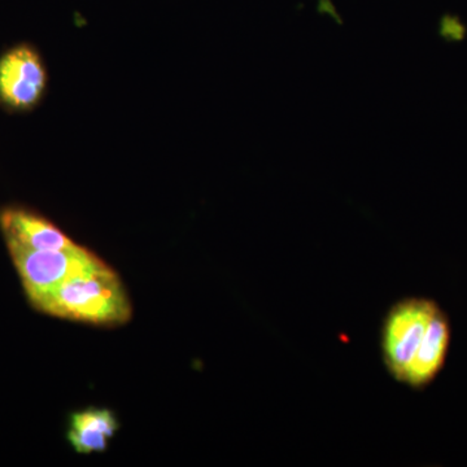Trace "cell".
Returning <instances> with one entry per match:
<instances>
[{"mask_svg": "<svg viewBox=\"0 0 467 467\" xmlns=\"http://www.w3.org/2000/svg\"><path fill=\"white\" fill-rule=\"evenodd\" d=\"M451 340L450 317L435 300L405 297L393 304L382 327L384 367L396 382L423 389L447 362Z\"/></svg>", "mask_w": 467, "mask_h": 467, "instance_id": "cell-1", "label": "cell"}, {"mask_svg": "<svg viewBox=\"0 0 467 467\" xmlns=\"http://www.w3.org/2000/svg\"><path fill=\"white\" fill-rule=\"evenodd\" d=\"M38 310L54 317L99 326L124 325L133 315L121 279L98 256L67 276Z\"/></svg>", "mask_w": 467, "mask_h": 467, "instance_id": "cell-2", "label": "cell"}, {"mask_svg": "<svg viewBox=\"0 0 467 467\" xmlns=\"http://www.w3.org/2000/svg\"><path fill=\"white\" fill-rule=\"evenodd\" d=\"M27 299L34 308L39 309L52 292L67 276L90 264L97 254L76 244L69 250L38 251L7 244Z\"/></svg>", "mask_w": 467, "mask_h": 467, "instance_id": "cell-3", "label": "cell"}, {"mask_svg": "<svg viewBox=\"0 0 467 467\" xmlns=\"http://www.w3.org/2000/svg\"><path fill=\"white\" fill-rule=\"evenodd\" d=\"M47 79L36 48L27 43L14 46L0 57V104L16 112L36 109L47 88Z\"/></svg>", "mask_w": 467, "mask_h": 467, "instance_id": "cell-4", "label": "cell"}, {"mask_svg": "<svg viewBox=\"0 0 467 467\" xmlns=\"http://www.w3.org/2000/svg\"><path fill=\"white\" fill-rule=\"evenodd\" d=\"M0 230L7 244H17L30 250L63 251L77 244L47 218L26 208L2 209Z\"/></svg>", "mask_w": 467, "mask_h": 467, "instance_id": "cell-5", "label": "cell"}, {"mask_svg": "<svg viewBox=\"0 0 467 467\" xmlns=\"http://www.w3.org/2000/svg\"><path fill=\"white\" fill-rule=\"evenodd\" d=\"M70 426L88 427L112 439L119 431V420L109 409H86L70 417Z\"/></svg>", "mask_w": 467, "mask_h": 467, "instance_id": "cell-6", "label": "cell"}, {"mask_svg": "<svg viewBox=\"0 0 467 467\" xmlns=\"http://www.w3.org/2000/svg\"><path fill=\"white\" fill-rule=\"evenodd\" d=\"M109 438L88 427L70 426L67 430V441L77 453L90 454L104 451L109 447Z\"/></svg>", "mask_w": 467, "mask_h": 467, "instance_id": "cell-7", "label": "cell"}]
</instances>
